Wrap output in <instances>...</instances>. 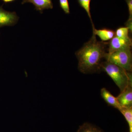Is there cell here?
<instances>
[{
  "instance_id": "obj_1",
  "label": "cell",
  "mask_w": 132,
  "mask_h": 132,
  "mask_svg": "<svg viewBox=\"0 0 132 132\" xmlns=\"http://www.w3.org/2000/svg\"><path fill=\"white\" fill-rule=\"evenodd\" d=\"M108 43L97 40L96 35L93 33L90 40L75 53L79 61L78 69L81 72L90 73L101 68V61L106 54Z\"/></svg>"
},
{
  "instance_id": "obj_2",
  "label": "cell",
  "mask_w": 132,
  "mask_h": 132,
  "mask_svg": "<svg viewBox=\"0 0 132 132\" xmlns=\"http://www.w3.org/2000/svg\"><path fill=\"white\" fill-rule=\"evenodd\" d=\"M101 68L106 72L119 88L120 92L132 83V74L108 61L102 62Z\"/></svg>"
},
{
  "instance_id": "obj_3",
  "label": "cell",
  "mask_w": 132,
  "mask_h": 132,
  "mask_svg": "<svg viewBox=\"0 0 132 132\" xmlns=\"http://www.w3.org/2000/svg\"><path fill=\"white\" fill-rule=\"evenodd\" d=\"M105 59L110 63L131 72L132 70L131 46H127L113 52L106 53Z\"/></svg>"
},
{
  "instance_id": "obj_4",
  "label": "cell",
  "mask_w": 132,
  "mask_h": 132,
  "mask_svg": "<svg viewBox=\"0 0 132 132\" xmlns=\"http://www.w3.org/2000/svg\"><path fill=\"white\" fill-rule=\"evenodd\" d=\"M108 53H111L127 46H131L132 40L131 38L123 39L114 36L108 43Z\"/></svg>"
},
{
  "instance_id": "obj_5",
  "label": "cell",
  "mask_w": 132,
  "mask_h": 132,
  "mask_svg": "<svg viewBox=\"0 0 132 132\" xmlns=\"http://www.w3.org/2000/svg\"><path fill=\"white\" fill-rule=\"evenodd\" d=\"M132 83L128 85L117 97L118 102L121 107H132Z\"/></svg>"
},
{
  "instance_id": "obj_6",
  "label": "cell",
  "mask_w": 132,
  "mask_h": 132,
  "mask_svg": "<svg viewBox=\"0 0 132 132\" xmlns=\"http://www.w3.org/2000/svg\"><path fill=\"white\" fill-rule=\"evenodd\" d=\"M18 17L15 12H7L0 7V27L15 24Z\"/></svg>"
},
{
  "instance_id": "obj_7",
  "label": "cell",
  "mask_w": 132,
  "mask_h": 132,
  "mask_svg": "<svg viewBox=\"0 0 132 132\" xmlns=\"http://www.w3.org/2000/svg\"><path fill=\"white\" fill-rule=\"evenodd\" d=\"M101 94L102 98L109 105L119 110L120 109L121 106L118 102L117 97H114L106 88H102L101 91Z\"/></svg>"
},
{
  "instance_id": "obj_8",
  "label": "cell",
  "mask_w": 132,
  "mask_h": 132,
  "mask_svg": "<svg viewBox=\"0 0 132 132\" xmlns=\"http://www.w3.org/2000/svg\"><path fill=\"white\" fill-rule=\"evenodd\" d=\"M30 3L34 5L36 9L42 12L44 10L52 9L53 8L52 0H23L22 4Z\"/></svg>"
},
{
  "instance_id": "obj_9",
  "label": "cell",
  "mask_w": 132,
  "mask_h": 132,
  "mask_svg": "<svg viewBox=\"0 0 132 132\" xmlns=\"http://www.w3.org/2000/svg\"><path fill=\"white\" fill-rule=\"evenodd\" d=\"M93 33L95 35L98 36L102 42L111 40L115 36V32L109 29H97L95 27H93Z\"/></svg>"
},
{
  "instance_id": "obj_10",
  "label": "cell",
  "mask_w": 132,
  "mask_h": 132,
  "mask_svg": "<svg viewBox=\"0 0 132 132\" xmlns=\"http://www.w3.org/2000/svg\"><path fill=\"white\" fill-rule=\"evenodd\" d=\"M132 107H121L119 111L123 114L127 121L129 127L130 132H132Z\"/></svg>"
},
{
  "instance_id": "obj_11",
  "label": "cell",
  "mask_w": 132,
  "mask_h": 132,
  "mask_svg": "<svg viewBox=\"0 0 132 132\" xmlns=\"http://www.w3.org/2000/svg\"><path fill=\"white\" fill-rule=\"evenodd\" d=\"M77 132H102L98 128L88 123H85L79 127Z\"/></svg>"
},
{
  "instance_id": "obj_12",
  "label": "cell",
  "mask_w": 132,
  "mask_h": 132,
  "mask_svg": "<svg viewBox=\"0 0 132 132\" xmlns=\"http://www.w3.org/2000/svg\"><path fill=\"white\" fill-rule=\"evenodd\" d=\"M130 32L129 29L127 27H121L117 29L115 32V36L118 38L123 39H129Z\"/></svg>"
},
{
  "instance_id": "obj_13",
  "label": "cell",
  "mask_w": 132,
  "mask_h": 132,
  "mask_svg": "<svg viewBox=\"0 0 132 132\" xmlns=\"http://www.w3.org/2000/svg\"><path fill=\"white\" fill-rule=\"evenodd\" d=\"M78 1L81 6L85 9L87 13L88 17L90 18V20L92 22L93 27H94L92 21L91 12H90V5L91 0H78Z\"/></svg>"
},
{
  "instance_id": "obj_14",
  "label": "cell",
  "mask_w": 132,
  "mask_h": 132,
  "mask_svg": "<svg viewBox=\"0 0 132 132\" xmlns=\"http://www.w3.org/2000/svg\"><path fill=\"white\" fill-rule=\"evenodd\" d=\"M60 6L66 14H70V8L68 0H59Z\"/></svg>"
},
{
  "instance_id": "obj_15",
  "label": "cell",
  "mask_w": 132,
  "mask_h": 132,
  "mask_svg": "<svg viewBox=\"0 0 132 132\" xmlns=\"http://www.w3.org/2000/svg\"><path fill=\"white\" fill-rule=\"evenodd\" d=\"M127 4L129 12V16L128 19L132 20V0H125Z\"/></svg>"
},
{
  "instance_id": "obj_16",
  "label": "cell",
  "mask_w": 132,
  "mask_h": 132,
  "mask_svg": "<svg viewBox=\"0 0 132 132\" xmlns=\"http://www.w3.org/2000/svg\"><path fill=\"white\" fill-rule=\"evenodd\" d=\"M132 20H130V19H128V20L127 22H126V27L128 28V29H129V31H130V33H132Z\"/></svg>"
},
{
  "instance_id": "obj_17",
  "label": "cell",
  "mask_w": 132,
  "mask_h": 132,
  "mask_svg": "<svg viewBox=\"0 0 132 132\" xmlns=\"http://www.w3.org/2000/svg\"><path fill=\"white\" fill-rule=\"evenodd\" d=\"M5 3H9L12 2L14 1L15 0H2Z\"/></svg>"
}]
</instances>
